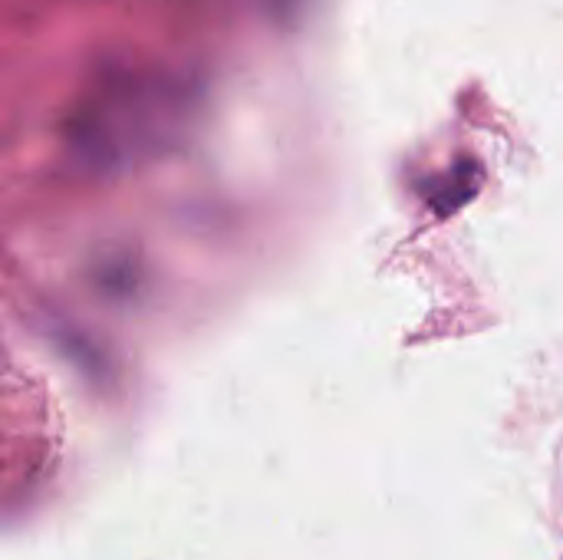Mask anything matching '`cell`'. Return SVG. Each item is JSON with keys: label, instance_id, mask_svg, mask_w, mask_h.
I'll return each mask as SVG.
<instances>
[{"label": "cell", "instance_id": "cell-1", "mask_svg": "<svg viewBox=\"0 0 563 560\" xmlns=\"http://www.w3.org/2000/svg\"><path fill=\"white\" fill-rule=\"evenodd\" d=\"M185 116V92L155 73H112L76 109L66 125L73 152L96 168H125L158 152Z\"/></svg>", "mask_w": 563, "mask_h": 560}]
</instances>
